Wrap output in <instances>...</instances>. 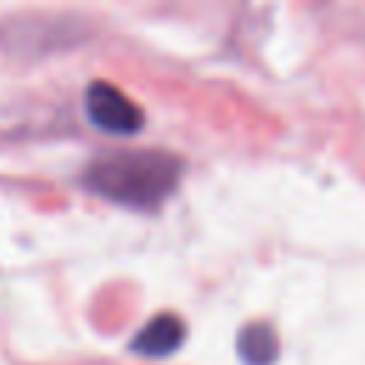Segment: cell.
<instances>
[{
	"label": "cell",
	"mask_w": 365,
	"mask_h": 365,
	"mask_svg": "<svg viewBox=\"0 0 365 365\" xmlns=\"http://www.w3.org/2000/svg\"><path fill=\"white\" fill-rule=\"evenodd\" d=\"M277 351V334L268 322H251L237 334V354L245 365H271Z\"/></svg>",
	"instance_id": "obj_4"
},
{
	"label": "cell",
	"mask_w": 365,
	"mask_h": 365,
	"mask_svg": "<svg viewBox=\"0 0 365 365\" xmlns=\"http://www.w3.org/2000/svg\"><path fill=\"white\" fill-rule=\"evenodd\" d=\"M180 174L182 163L168 151L123 148L91 160L83 171V185L108 202L154 211L177 191Z\"/></svg>",
	"instance_id": "obj_1"
},
{
	"label": "cell",
	"mask_w": 365,
	"mask_h": 365,
	"mask_svg": "<svg viewBox=\"0 0 365 365\" xmlns=\"http://www.w3.org/2000/svg\"><path fill=\"white\" fill-rule=\"evenodd\" d=\"M182 339H185V322L177 314H157L134 334L131 351H137L140 356L163 359L174 354L182 345Z\"/></svg>",
	"instance_id": "obj_3"
},
{
	"label": "cell",
	"mask_w": 365,
	"mask_h": 365,
	"mask_svg": "<svg viewBox=\"0 0 365 365\" xmlns=\"http://www.w3.org/2000/svg\"><path fill=\"white\" fill-rule=\"evenodd\" d=\"M83 111L91 125L114 137H131L143 128V108L117 86L106 80H94L83 94Z\"/></svg>",
	"instance_id": "obj_2"
}]
</instances>
